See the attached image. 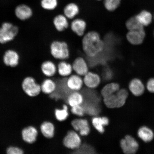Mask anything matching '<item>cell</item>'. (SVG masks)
<instances>
[{
    "instance_id": "obj_1",
    "label": "cell",
    "mask_w": 154,
    "mask_h": 154,
    "mask_svg": "<svg viewBox=\"0 0 154 154\" xmlns=\"http://www.w3.org/2000/svg\"><path fill=\"white\" fill-rule=\"evenodd\" d=\"M83 51L87 57H95L103 51L105 44L100 34L96 31L86 32L82 42Z\"/></svg>"
},
{
    "instance_id": "obj_2",
    "label": "cell",
    "mask_w": 154,
    "mask_h": 154,
    "mask_svg": "<svg viewBox=\"0 0 154 154\" xmlns=\"http://www.w3.org/2000/svg\"><path fill=\"white\" fill-rule=\"evenodd\" d=\"M50 52L54 59L59 60H66L70 57V51L66 42L55 40L50 45Z\"/></svg>"
},
{
    "instance_id": "obj_3",
    "label": "cell",
    "mask_w": 154,
    "mask_h": 154,
    "mask_svg": "<svg viewBox=\"0 0 154 154\" xmlns=\"http://www.w3.org/2000/svg\"><path fill=\"white\" fill-rule=\"evenodd\" d=\"M128 94L126 89H120L115 93L103 98L105 105L110 109L117 108L122 107L125 103Z\"/></svg>"
},
{
    "instance_id": "obj_4",
    "label": "cell",
    "mask_w": 154,
    "mask_h": 154,
    "mask_svg": "<svg viewBox=\"0 0 154 154\" xmlns=\"http://www.w3.org/2000/svg\"><path fill=\"white\" fill-rule=\"evenodd\" d=\"M19 32L18 26L8 22L3 23L0 26V44H5L12 42Z\"/></svg>"
},
{
    "instance_id": "obj_5",
    "label": "cell",
    "mask_w": 154,
    "mask_h": 154,
    "mask_svg": "<svg viewBox=\"0 0 154 154\" xmlns=\"http://www.w3.org/2000/svg\"><path fill=\"white\" fill-rule=\"evenodd\" d=\"M22 88L27 95L31 97L37 96L41 91V86L36 83L32 77L25 78L22 82Z\"/></svg>"
},
{
    "instance_id": "obj_6",
    "label": "cell",
    "mask_w": 154,
    "mask_h": 154,
    "mask_svg": "<svg viewBox=\"0 0 154 154\" xmlns=\"http://www.w3.org/2000/svg\"><path fill=\"white\" fill-rule=\"evenodd\" d=\"M63 143L67 149L76 150L82 145V140L75 131L70 130L63 138Z\"/></svg>"
},
{
    "instance_id": "obj_7",
    "label": "cell",
    "mask_w": 154,
    "mask_h": 154,
    "mask_svg": "<svg viewBox=\"0 0 154 154\" xmlns=\"http://www.w3.org/2000/svg\"><path fill=\"white\" fill-rule=\"evenodd\" d=\"M120 144L123 152L126 154L136 153L139 147V144L137 140L128 135L121 140Z\"/></svg>"
},
{
    "instance_id": "obj_8",
    "label": "cell",
    "mask_w": 154,
    "mask_h": 154,
    "mask_svg": "<svg viewBox=\"0 0 154 154\" xmlns=\"http://www.w3.org/2000/svg\"><path fill=\"white\" fill-rule=\"evenodd\" d=\"M20 56L18 52L13 49L7 50L3 56L4 64L11 67L18 66L20 63Z\"/></svg>"
},
{
    "instance_id": "obj_9",
    "label": "cell",
    "mask_w": 154,
    "mask_h": 154,
    "mask_svg": "<svg viewBox=\"0 0 154 154\" xmlns=\"http://www.w3.org/2000/svg\"><path fill=\"white\" fill-rule=\"evenodd\" d=\"M73 71L81 76H84L89 72V66L85 59L81 57H77L72 63Z\"/></svg>"
},
{
    "instance_id": "obj_10",
    "label": "cell",
    "mask_w": 154,
    "mask_h": 154,
    "mask_svg": "<svg viewBox=\"0 0 154 154\" xmlns=\"http://www.w3.org/2000/svg\"><path fill=\"white\" fill-rule=\"evenodd\" d=\"M73 128L82 136H88L90 132V125L86 119H75L71 123Z\"/></svg>"
},
{
    "instance_id": "obj_11",
    "label": "cell",
    "mask_w": 154,
    "mask_h": 154,
    "mask_svg": "<svg viewBox=\"0 0 154 154\" xmlns=\"http://www.w3.org/2000/svg\"><path fill=\"white\" fill-rule=\"evenodd\" d=\"M72 31L79 37H82L86 33L87 24L85 20L80 18L72 19L70 25Z\"/></svg>"
},
{
    "instance_id": "obj_12",
    "label": "cell",
    "mask_w": 154,
    "mask_h": 154,
    "mask_svg": "<svg viewBox=\"0 0 154 154\" xmlns=\"http://www.w3.org/2000/svg\"><path fill=\"white\" fill-rule=\"evenodd\" d=\"M83 77L84 84L88 88L95 89L101 83L100 76L95 72L89 71Z\"/></svg>"
},
{
    "instance_id": "obj_13",
    "label": "cell",
    "mask_w": 154,
    "mask_h": 154,
    "mask_svg": "<svg viewBox=\"0 0 154 154\" xmlns=\"http://www.w3.org/2000/svg\"><path fill=\"white\" fill-rule=\"evenodd\" d=\"M146 36L143 29L129 31L126 35V38L129 43L133 45H139L143 43Z\"/></svg>"
},
{
    "instance_id": "obj_14",
    "label": "cell",
    "mask_w": 154,
    "mask_h": 154,
    "mask_svg": "<svg viewBox=\"0 0 154 154\" xmlns=\"http://www.w3.org/2000/svg\"><path fill=\"white\" fill-rule=\"evenodd\" d=\"M66 83L67 87L72 91H80L84 84L82 76L76 74L67 77Z\"/></svg>"
},
{
    "instance_id": "obj_15",
    "label": "cell",
    "mask_w": 154,
    "mask_h": 154,
    "mask_svg": "<svg viewBox=\"0 0 154 154\" xmlns=\"http://www.w3.org/2000/svg\"><path fill=\"white\" fill-rule=\"evenodd\" d=\"M14 13L15 16L19 20L25 21L31 18L33 15V11L28 5L21 4L15 8Z\"/></svg>"
},
{
    "instance_id": "obj_16",
    "label": "cell",
    "mask_w": 154,
    "mask_h": 154,
    "mask_svg": "<svg viewBox=\"0 0 154 154\" xmlns=\"http://www.w3.org/2000/svg\"><path fill=\"white\" fill-rule=\"evenodd\" d=\"M53 23L56 30L59 32H64L70 26L68 19L62 14L56 15L53 19Z\"/></svg>"
},
{
    "instance_id": "obj_17",
    "label": "cell",
    "mask_w": 154,
    "mask_h": 154,
    "mask_svg": "<svg viewBox=\"0 0 154 154\" xmlns=\"http://www.w3.org/2000/svg\"><path fill=\"white\" fill-rule=\"evenodd\" d=\"M40 69L44 75L48 77H53L57 72V65L50 60L44 61L41 64Z\"/></svg>"
},
{
    "instance_id": "obj_18",
    "label": "cell",
    "mask_w": 154,
    "mask_h": 154,
    "mask_svg": "<svg viewBox=\"0 0 154 154\" xmlns=\"http://www.w3.org/2000/svg\"><path fill=\"white\" fill-rule=\"evenodd\" d=\"M38 132L35 128L29 126L23 130L22 136L25 142L29 143H34L37 138Z\"/></svg>"
},
{
    "instance_id": "obj_19",
    "label": "cell",
    "mask_w": 154,
    "mask_h": 154,
    "mask_svg": "<svg viewBox=\"0 0 154 154\" xmlns=\"http://www.w3.org/2000/svg\"><path fill=\"white\" fill-rule=\"evenodd\" d=\"M129 88L132 93L136 96L142 95L145 89L143 82L137 78H134L131 81L129 85Z\"/></svg>"
},
{
    "instance_id": "obj_20",
    "label": "cell",
    "mask_w": 154,
    "mask_h": 154,
    "mask_svg": "<svg viewBox=\"0 0 154 154\" xmlns=\"http://www.w3.org/2000/svg\"><path fill=\"white\" fill-rule=\"evenodd\" d=\"M57 72L61 76L66 78L72 74L73 71L72 64L66 60H61L57 65Z\"/></svg>"
},
{
    "instance_id": "obj_21",
    "label": "cell",
    "mask_w": 154,
    "mask_h": 154,
    "mask_svg": "<svg viewBox=\"0 0 154 154\" xmlns=\"http://www.w3.org/2000/svg\"><path fill=\"white\" fill-rule=\"evenodd\" d=\"M79 12V7L74 3L67 4L63 9V14L70 20H72L75 18Z\"/></svg>"
},
{
    "instance_id": "obj_22",
    "label": "cell",
    "mask_w": 154,
    "mask_h": 154,
    "mask_svg": "<svg viewBox=\"0 0 154 154\" xmlns=\"http://www.w3.org/2000/svg\"><path fill=\"white\" fill-rule=\"evenodd\" d=\"M66 101L68 105L72 107L82 105L84 101V98L83 94L78 91H72L67 96Z\"/></svg>"
},
{
    "instance_id": "obj_23",
    "label": "cell",
    "mask_w": 154,
    "mask_h": 154,
    "mask_svg": "<svg viewBox=\"0 0 154 154\" xmlns=\"http://www.w3.org/2000/svg\"><path fill=\"white\" fill-rule=\"evenodd\" d=\"M109 120L106 117L94 116L92 119V124L94 128L100 134L105 132L104 127L108 125Z\"/></svg>"
},
{
    "instance_id": "obj_24",
    "label": "cell",
    "mask_w": 154,
    "mask_h": 154,
    "mask_svg": "<svg viewBox=\"0 0 154 154\" xmlns=\"http://www.w3.org/2000/svg\"><path fill=\"white\" fill-rule=\"evenodd\" d=\"M82 105L85 113L92 116H96L100 111L99 103L93 102L84 101Z\"/></svg>"
},
{
    "instance_id": "obj_25",
    "label": "cell",
    "mask_w": 154,
    "mask_h": 154,
    "mask_svg": "<svg viewBox=\"0 0 154 154\" xmlns=\"http://www.w3.org/2000/svg\"><path fill=\"white\" fill-rule=\"evenodd\" d=\"M137 134L138 137L145 142H151L154 137L153 131L145 126H142L139 128Z\"/></svg>"
},
{
    "instance_id": "obj_26",
    "label": "cell",
    "mask_w": 154,
    "mask_h": 154,
    "mask_svg": "<svg viewBox=\"0 0 154 154\" xmlns=\"http://www.w3.org/2000/svg\"><path fill=\"white\" fill-rule=\"evenodd\" d=\"M55 127L53 123L45 121L40 126V130L43 135L47 138H52L55 134Z\"/></svg>"
},
{
    "instance_id": "obj_27",
    "label": "cell",
    "mask_w": 154,
    "mask_h": 154,
    "mask_svg": "<svg viewBox=\"0 0 154 154\" xmlns=\"http://www.w3.org/2000/svg\"><path fill=\"white\" fill-rule=\"evenodd\" d=\"M56 88V82L49 78L44 80L41 85V91L44 94L49 95L53 93Z\"/></svg>"
},
{
    "instance_id": "obj_28",
    "label": "cell",
    "mask_w": 154,
    "mask_h": 154,
    "mask_svg": "<svg viewBox=\"0 0 154 154\" xmlns=\"http://www.w3.org/2000/svg\"><path fill=\"white\" fill-rule=\"evenodd\" d=\"M142 26H149L152 21L153 16L151 13L146 10L142 11L135 16Z\"/></svg>"
},
{
    "instance_id": "obj_29",
    "label": "cell",
    "mask_w": 154,
    "mask_h": 154,
    "mask_svg": "<svg viewBox=\"0 0 154 154\" xmlns=\"http://www.w3.org/2000/svg\"><path fill=\"white\" fill-rule=\"evenodd\" d=\"M120 85L117 83L111 82L106 85L102 88L101 94L103 98L110 96L120 90Z\"/></svg>"
},
{
    "instance_id": "obj_30",
    "label": "cell",
    "mask_w": 154,
    "mask_h": 154,
    "mask_svg": "<svg viewBox=\"0 0 154 154\" xmlns=\"http://www.w3.org/2000/svg\"><path fill=\"white\" fill-rule=\"evenodd\" d=\"M126 26L129 31L143 29L144 26L136 18L135 16L129 19L126 23Z\"/></svg>"
},
{
    "instance_id": "obj_31",
    "label": "cell",
    "mask_w": 154,
    "mask_h": 154,
    "mask_svg": "<svg viewBox=\"0 0 154 154\" xmlns=\"http://www.w3.org/2000/svg\"><path fill=\"white\" fill-rule=\"evenodd\" d=\"M69 115L68 107L66 105H63L62 109H57L55 111L56 118L59 121H63L66 120Z\"/></svg>"
},
{
    "instance_id": "obj_32",
    "label": "cell",
    "mask_w": 154,
    "mask_h": 154,
    "mask_svg": "<svg viewBox=\"0 0 154 154\" xmlns=\"http://www.w3.org/2000/svg\"><path fill=\"white\" fill-rule=\"evenodd\" d=\"M41 6L42 8L48 11L54 10L58 5V0H42Z\"/></svg>"
},
{
    "instance_id": "obj_33",
    "label": "cell",
    "mask_w": 154,
    "mask_h": 154,
    "mask_svg": "<svg viewBox=\"0 0 154 154\" xmlns=\"http://www.w3.org/2000/svg\"><path fill=\"white\" fill-rule=\"evenodd\" d=\"M104 6L109 11L116 10L120 6L121 0H103Z\"/></svg>"
},
{
    "instance_id": "obj_34",
    "label": "cell",
    "mask_w": 154,
    "mask_h": 154,
    "mask_svg": "<svg viewBox=\"0 0 154 154\" xmlns=\"http://www.w3.org/2000/svg\"><path fill=\"white\" fill-rule=\"evenodd\" d=\"M71 112L73 114L79 117L83 116L85 113L84 107L82 105L76 106L72 107Z\"/></svg>"
},
{
    "instance_id": "obj_35",
    "label": "cell",
    "mask_w": 154,
    "mask_h": 154,
    "mask_svg": "<svg viewBox=\"0 0 154 154\" xmlns=\"http://www.w3.org/2000/svg\"><path fill=\"white\" fill-rule=\"evenodd\" d=\"M76 151H78L79 153H94L95 150L91 146L88 144H84L81 145L78 149L76 150Z\"/></svg>"
},
{
    "instance_id": "obj_36",
    "label": "cell",
    "mask_w": 154,
    "mask_h": 154,
    "mask_svg": "<svg viewBox=\"0 0 154 154\" xmlns=\"http://www.w3.org/2000/svg\"><path fill=\"white\" fill-rule=\"evenodd\" d=\"M7 153L9 154H22L23 153V152L19 148L11 147L7 149Z\"/></svg>"
},
{
    "instance_id": "obj_37",
    "label": "cell",
    "mask_w": 154,
    "mask_h": 154,
    "mask_svg": "<svg viewBox=\"0 0 154 154\" xmlns=\"http://www.w3.org/2000/svg\"><path fill=\"white\" fill-rule=\"evenodd\" d=\"M147 88L148 91L154 93V78L150 79L147 82Z\"/></svg>"
},
{
    "instance_id": "obj_38",
    "label": "cell",
    "mask_w": 154,
    "mask_h": 154,
    "mask_svg": "<svg viewBox=\"0 0 154 154\" xmlns=\"http://www.w3.org/2000/svg\"><path fill=\"white\" fill-rule=\"evenodd\" d=\"M96 1H102V0H96Z\"/></svg>"
},
{
    "instance_id": "obj_39",
    "label": "cell",
    "mask_w": 154,
    "mask_h": 154,
    "mask_svg": "<svg viewBox=\"0 0 154 154\" xmlns=\"http://www.w3.org/2000/svg\"></svg>"
},
{
    "instance_id": "obj_40",
    "label": "cell",
    "mask_w": 154,
    "mask_h": 154,
    "mask_svg": "<svg viewBox=\"0 0 154 154\" xmlns=\"http://www.w3.org/2000/svg\"></svg>"
}]
</instances>
